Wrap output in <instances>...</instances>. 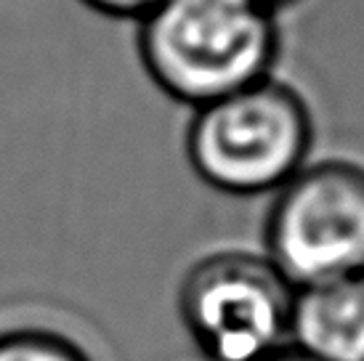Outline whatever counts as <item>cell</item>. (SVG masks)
<instances>
[{
	"instance_id": "cell-7",
	"label": "cell",
	"mask_w": 364,
	"mask_h": 361,
	"mask_svg": "<svg viewBox=\"0 0 364 361\" xmlns=\"http://www.w3.org/2000/svg\"><path fill=\"white\" fill-rule=\"evenodd\" d=\"M93 14H102L107 19L120 21H141L160 0H80Z\"/></svg>"
},
{
	"instance_id": "cell-6",
	"label": "cell",
	"mask_w": 364,
	"mask_h": 361,
	"mask_svg": "<svg viewBox=\"0 0 364 361\" xmlns=\"http://www.w3.org/2000/svg\"><path fill=\"white\" fill-rule=\"evenodd\" d=\"M0 361H93L77 343L43 327H14L0 332Z\"/></svg>"
},
{
	"instance_id": "cell-8",
	"label": "cell",
	"mask_w": 364,
	"mask_h": 361,
	"mask_svg": "<svg viewBox=\"0 0 364 361\" xmlns=\"http://www.w3.org/2000/svg\"><path fill=\"white\" fill-rule=\"evenodd\" d=\"M261 361H319V359H314V356H309V353L298 351V348H293V345H282L279 351L269 353V356Z\"/></svg>"
},
{
	"instance_id": "cell-1",
	"label": "cell",
	"mask_w": 364,
	"mask_h": 361,
	"mask_svg": "<svg viewBox=\"0 0 364 361\" xmlns=\"http://www.w3.org/2000/svg\"><path fill=\"white\" fill-rule=\"evenodd\" d=\"M282 32L255 0H160L136 21L146 77L189 109L274 75Z\"/></svg>"
},
{
	"instance_id": "cell-4",
	"label": "cell",
	"mask_w": 364,
	"mask_h": 361,
	"mask_svg": "<svg viewBox=\"0 0 364 361\" xmlns=\"http://www.w3.org/2000/svg\"><path fill=\"white\" fill-rule=\"evenodd\" d=\"M293 290L263 252L215 250L183 274L176 306L208 361H261L287 345Z\"/></svg>"
},
{
	"instance_id": "cell-5",
	"label": "cell",
	"mask_w": 364,
	"mask_h": 361,
	"mask_svg": "<svg viewBox=\"0 0 364 361\" xmlns=\"http://www.w3.org/2000/svg\"><path fill=\"white\" fill-rule=\"evenodd\" d=\"M287 345L319 361H364V274L295 287Z\"/></svg>"
},
{
	"instance_id": "cell-3",
	"label": "cell",
	"mask_w": 364,
	"mask_h": 361,
	"mask_svg": "<svg viewBox=\"0 0 364 361\" xmlns=\"http://www.w3.org/2000/svg\"><path fill=\"white\" fill-rule=\"evenodd\" d=\"M263 255L293 287L364 274V165L306 162L274 194Z\"/></svg>"
},
{
	"instance_id": "cell-9",
	"label": "cell",
	"mask_w": 364,
	"mask_h": 361,
	"mask_svg": "<svg viewBox=\"0 0 364 361\" xmlns=\"http://www.w3.org/2000/svg\"><path fill=\"white\" fill-rule=\"evenodd\" d=\"M255 3H258V6H263L266 11H272V14H277V16H279V11L295 6L298 0H255Z\"/></svg>"
},
{
	"instance_id": "cell-2",
	"label": "cell",
	"mask_w": 364,
	"mask_h": 361,
	"mask_svg": "<svg viewBox=\"0 0 364 361\" xmlns=\"http://www.w3.org/2000/svg\"><path fill=\"white\" fill-rule=\"evenodd\" d=\"M311 144L309 104L274 75L192 109L183 133L192 173L229 197L277 194L309 162Z\"/></svg>"
}]
</instances>
